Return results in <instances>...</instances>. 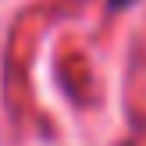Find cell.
<instances>
[{"mask_svg":"<svg viewBox=\"0 0 146 146\" xmlns=\"http://www.w3.org/2000/svg\"><path fill=\"white\" fill-rule=\"evenodd\" d=\"M111 4H114V7H125V4H132V0H111Z\"/></svg>","mask_w":146,"mask_h":146,"instance_id":"cell-1","label":"cell"}]
</instances>
